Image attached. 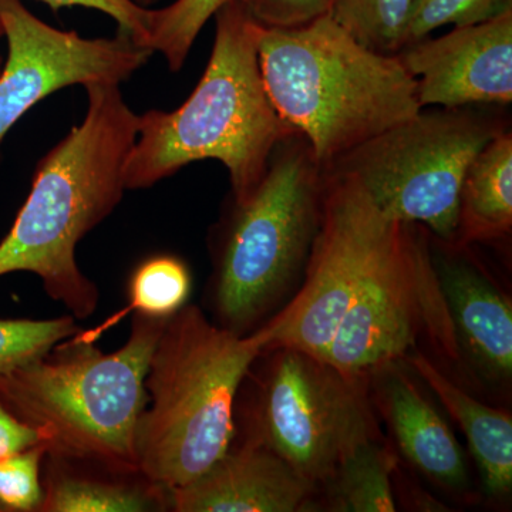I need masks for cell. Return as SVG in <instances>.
<instances>
[{"label": "cell", "mask_w": 512, "mask_h": 512, "mask_svg": "<svg viewBox=\"0 0 512 512\" xmlns=\"http://www.w3.org/2000/svg\"><path fill=\"white\" fill-rule=\"evenodd\" d=\"M79 330L72 315L45 320L0 319V373L45 355Z\"/></svg>", "instance_id": "cell-23"}, {"label": "cell", "mask_w": 512, "mask_h": 512, "mask_svg": "<svg viewBox=\"0 0 512 512\" xmlns=\"http://www.w3.org/2000/svg\"><path fill=\"white\" fill-rule=\"evenodd\" d=\"M315 484L261 440L229 447L202 476L170 491L175 512H296L308 510Z\"/></svg>", "instance_id": "cell-13"}, {"label": "cell", "mask_w": 512, "mask_h": 512, "mask_svg": "<svg viewBox=\"0 0 512 512\" xmlns=\"http://www.w3.org/2000/svg\"><path fill=\"white\" fill-rule=\"evenodd\" d=\"M89 107L79 126L37 164L29 197L0 242V276H39L53 301L76 319L99 305V289L76 261V247L116 210L138 116L120 84H86Z\"/></svg>", "instance_id": "cell-1"}, {"label": "cell", "mask_w": 512, "mask_h": 512, "mask_svg": "<svg viewBox=\"0 0 512 512\" xmlns=\"http://www.w3.org/2000/svg\"><path fill=\"white\" fill-rule=\"evenodd\" d=\"M433 255L434 271L458 352L493 383L512 375V305L504 292L463 255V245L444 244Z\"/></svg>", "instance_id": "cell-14"}, {"label": "cell", "mask_w": 512, "mask_h": 512, "mask_svg": "<svg viewBox=\"0 0 512 512\" xmlns=\"http://www.w3.org/2000/svg\"><path fill=\"white\" fill-rule=\"evenodd\" d=\"M134 2H137L138 5L144 6V8H146V6L151 5V3H156L158 0H134Z\"/></svg>", "instance_id": "cell-30"}, {"label": "cell", "mask_w": 512, "mask_h": 512, "mask_svg": "<svg viewBox=\"0 0 512 512\" xmlns=\"http://www.w3.org/2000/svg\"><path fill=\"white\" fill-rule=\"evenodd\" d=\"M251 434L316 487L376 439L366 380L295 349H276Z\"/></svg>", "instance_id": "cell-9"}, {"label": "cell", "mask_w": 512, "mask_h": 512, "mask_svg": "<svg viewBox=\"0 0 512 512\" xmlns=\"http://www.w3.org/2000/svg\"><path fill=\"white\" fill-rule=\"evenodd\" d=\"M423 330L458 359L456 338L423 227L400 221L343 316L326 362L369 379L413 352Z\"/></svg>", "instance_id": "cell-8"}, {"label": "cell", "mask_w": 512, "mask_h": 512, "mask_svg": "<svg viewBox=\"0 0 512 512\" xmlns=\"http://www.w3.org/2000/svg\"><path fill=\"white\" fill-rule=\"evenodd\" d=\"M396 365L373 376L380 379V404L397 446L430 480L448 488L466 487V456L456 436L436 407Z\"/></svg>", "instance_id": "cell-15"}, {"label": "cell", "mask_w": 512, "mask_h": 512, "mask_svg": "<svg viewBox=\"0 0 512 512\" xmlns=\"http://www.w3.org/2000/svg\"><path fill=\"white\" fill-rule=\"evenodd\" d=\"M266 28H298L329 15L333 0H242Z\"/></svg>", "instance_id": "cell-26"}, {"label": "cell", "mask_w": 512, "mask_h": 512, "mask_svg": "<svg viewBox=\"0 0 512 512\" xmlns=\"http://www.w3.org/2000/svg\"><path fill=\"white\" fill-rule=\"evenodd\" d=\"M8 59L0 73V146L40 100L74 84H120L153 55L127 33L86 39L36 18L22 0H0Z\"/></svg>", "instance_id": "cell-11"}, {"label": "cell", "mask_w": 512, "mask_h": 512, "mask_svg": "<svg viewBox=\"0 0 512 512\" xmlns=\"http://www.w3.org/2000/svg\"><path fill=\"white\" fill-rule=\"evenodd\" d=\"M512 8V0H414L404 46L430 36L443 26L484 22Z\"/></svg>", "instance_id": "cell-24"}, {"label": "cell", "mask_w": 512, "mask_h": 512, "mask_svg": "<svg viewBox=\"0 0 512 512\" xmlns=\"http://www.w3.org/2000/svg\"><path fill=\"white\" fill-rule=\"evenodd\" d=\"M2 37H5V26H3L2 18H0V39H2ZM3 64H5V62H3L2 55H0V73H2Z\"/></svg>", "instance_id": "cell-29"}, {"label": "cell", "mask_w": 512, "mask_h": 512, "mask_svg": "<svg viewBox=\"0 0 512 512\" xmlns=\"http://www.w3.org/2000/svg\"><path fill=\"white\" fill-rule=\"evenodd\" d=\"M46 454V444L40 443L0 460V508L3 512L40 510Z\"/></svg>", "instance_id": "cell-25"}, {"label": "cell", "mask_w": 512, "mask_h": 512, "mask_svg": "<svg viewBox=\"0 0 512 512\" xmlns=\"http://www.w3.org/2000/svg\"><path fill=\"white\" fill-rule=\"evenodd\" d=\"M397 57L416 79L421 109L510 106L512 8L444 36L424 37Z\"/></svg>", "instance_id": "cell-12"}, {"label": "cell", "mask_w": 512, "mask_h": 512, "mask_svg": "<svg viewBox=\"0 0 512 512\" xmlns=\"http://www.w3.org/2000/svg\"><path fill=\"white\" fill-rule=\"evenodd\" d=\"M265 345L185 305L165 323L146 376L136 434L138 470L170 493L202 476L235 437L241 384Z\"/></svg>", "instance_id": "cell-5"}, {"label": "cell", "mask_w": 512, "mask_h": 512, "mask_svg": "<svg viewBox=\"0 0 512 512\" xmlns=\"http://www.w3.org/2000/svg\"><path fill=\"white\" fill-rule=\"evenodd\" d=\"M191 293L190 269L181 259L158 255L147 259L133 272L128 284V305L111 316L99 328L77 332V338L97 342L111 326L128 313L168 319L187 305Z\"/></svg>", "instance_id": "cell-20"}, {"label": "cell", "mask_w": 512, "mask_h": 512, "mask_svg": "<svg viewBox=\"0 0 512 512\" xmlns=\"http://www.w3.org/2000/svg\"><path fill=\"white\" fill-rule=\"evenodd\" d=\"M326 173L318 235L301 291L258 330L266 350L326 359L343 316L400 221L386 217L348 175Z\"/></svg>", "instance_id": "cell-10"}, {"label": "cell", "mask_w": 512, "mask_h": 512, "mask_svg": "<svg viewBox=\"0 0 512 512\" xmlns=\"http://www.w3.org/2000/svg\"><path fill=\"white\" fill-rule=\"evenodd\" d=\"M397 461L379 441L360 444L326 481L330 510L392 512L397 510L393 474Z\"/></svg>", "instance_id": "cell-19"}, {"label": "cell", "mask_w": 512, "mask_h": 512, "mask_svg": "<svg viewBox=\"0 0 512 512\" xmlns=\"http://www.w3.org/2000/svg\"><path fill=\"white\" fill-rule=\"evenodd\" d=\"M508 128L497 106L421 109L325 170L353 178L386 217L420 225L437 241L454 244L468 167Z\"/></svg>", "instance_id": "cell-7"}, {"label": "cell", "mask_w": 512, "mask_h": 512, "mask_svg": "<svg viewBox=\"0 0 512 512\" xmlns=\"http://www.w3.org/2000/svg\"><path fill=\"white\" fill-rule=\"evenodd\" d=\"M53 10L84 6L106 13L116 20L121 32L127 33L138 45L146 47L150 33L151 10L138 5L134 0H40ZM150 50V49H148Z\"/></svg>", "instance_id": "cell-27"}, {"label": "cell", "mask_w": 512, "mask_h": 512, "mask_svg": "<svg viewBox=\"0 0 512 512\" xmlns=\"http://www.w3.org/2000/svg\"><path fill=\"white\" fill-rule=\"evenodd\" d=\"M231 0H175L151 10L147 49L161 53L171 72H180L205 23Z\"/></svg>", "instance_id": "cell-22"}, {"label": "cell", "mask_w": 512, "mask_h": 512, "mask_svg": "<svg viewBox=\"0 0 512 512\" xmlns=\"http://www.w3.org/2000/svg\"><path fill=\"white\" fill-rule=\"evenodd\" d=\"M256 45L269 99L323 168L421 110L399 57L367 49L330 13L298 28L259 23Z\"/></svg>", "instance_id": "cell-3"}, {"label": "cell", "mask_w": 512, "mask_h": 512, "mask_svg": "<svg viewBox=\"0 0 512 512\" xmlns=\"http://www.w3.org/2000/svg\"><path fill=\"white\" fill-rule=\"evenodd\" d=\"M214 18L210 62L191 96L174 111L138 116L136 143L124 167L126 190L153 187L195 161L217 160L227 167L232 200H247L279 141L295 133L266 93L256 45L259 22L242 0L225 3Z\"/></svg>", "instance_id": "cell-2"}, {"label": "cell", "mask_w": 512, "mask_h": 512, "mask_svg": "<svg viewBox=\"0 0 512 512\" xmlns=\"http://www.w3.org/2000/svg\"><path fill=\"white\" fill-rule=\"evenodd\" d=\"M168 319L134 313L130 338L111 353L73 335L0 373V402L40 431L49 456L140 473L136 434L148 363Z\"/></svg>", "instance_id": "cell-4"}, {"label": "cell", "mask_w": 512, "mask_h": 512, "mask_svg": "<svg viewBox=\"0 0 512 512\" xmlns=\"http://www.w3.org/2000/svg\"><path fill=\"white\" fill-rule=\"evenodd\" d=\"M512 228V134L494 137L468 167L460 201L454 245L497 241Z\"/></svg>", "instance_id": "cell-18"}, {"label": "cell", "mask_w": 512, "mask_h": 512, "mask_svg": "<svg viewBox=\"0 0 512 512\" xmlns=\"http://www.w3.org/2000/svg\"><path fill=\"white\" fill-rule=\"evenodd\" d=\"M407 362L436 393L466 436L476 460L485 493L504 497L512 488V419L510 414L474 399L451 382L421 353L410 352Z\"/></svg>", "instance_id": "cell-17"}, {"label": "cell", "mask_w": 512, "mask_h": 512, "mask_svg": "<svg viewBox=\"0 0 512 512\" xmlns=\"http://www.w3.org/2000/svg\"><path fill=\"white\" fill-rule=\"evenodd\" d=\"M39 512L170 510V493L141 473L124 474L46 454Z\"/></svg>", "instance_id": "cell-16"}, {"label": "cell", "mask_w": 512, "mask_h": 512, "mask_svg": "<svg viewBox=\"0 0 512 512\" xmlns=\"http://www.w3.org/2000/svg\"><path fill=\"white\" fill-rule=\"evenodd\" d=\"M325 168L292 133L272 151L261 183L214 231V305L220 325L245 335L305 272L325 201Z\"/></svg>", "instance_id": "cell-6"}, {"label": "cell", "mask_w": 512, "mask_h": 512, "mask_svg": "<svg viewBox=\"0 0 512 512\" xmlns=\"http://www.w3.org/2000/svg\"><path fill=\"white\" fill-rule=\"evenodd\" d=\"M40 443H45L40 431L20 420L0 402V460Z\"/></svg>", "instance_id": "cell-28"}, {"label": "cell", "mask_w": 512, "mask_h": 512, "mask_svg": "<svg viewBox=\"0 0 512 512\" xmlns=\"http://www.w3.org/2000/svg\"><path fill=\"white\" fill-rule=\"evenodd\" d=\"M414 0H333L330 16L367 49L397 56Z\"/></svg>", "instance_id": "cell-21"}, {"label": "cell", "mask_w": 512, "mask_h": 512, "mask_svg": "<svg viewBox=\"0 0 512 512\" xmlns=\"http://www.w3.org/2000/svg\"><path fill=\"white\" fill-rule=\"evenodd\" d=\"M0 512H3L2 508H0Z\"/></svg>", "instance_id": "cell-31"}]
</instances>
